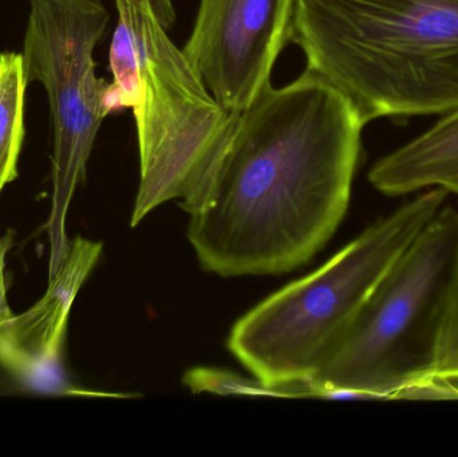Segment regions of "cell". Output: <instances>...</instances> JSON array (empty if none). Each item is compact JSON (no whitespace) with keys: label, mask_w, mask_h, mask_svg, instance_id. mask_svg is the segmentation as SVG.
I'll return each instance as SVG.
<instances>
[{"label":"cell","mask_w":458,"mask_h":457,"mask_svg":"<svg viewBox=\"0 0 458 457\" xmlns=\"http://www.w3.org/2000/svg\"><path fill=\"white\" fill-rule=\"evenodd\" d=\"M363 128L349 99L307 67L267 86L184 209L203 270L280 275L309 263L346 216Z\"/></svg>","instance_id":"1"},{"label":"cell","mask_w":458,"mask_h":457,"mask_svg":"<svg viewBox=\"0 0 458 457\" xmlns=\"http://www.w3.org/2000/svg\"><path fill=\"white\" fill-rule=\"evenodd\" d=\"M291 42L365 125L458 109V0H295Z\"/></svg>","instance_id":"2"},{"label":"cell","mask_w":458,"mask_h":457,"mask_svg":"<svg viewBox=\"0 0 458 457\" xmlns=\"http://www.w3.org/2000/svg\"><path fill=\"white\" fill-rule=\"evenodd\" d=\"M115 7L107 104L110 112L131 109L136 120V227L157 207L176 200L184 211L200 195L239 114L212 96L148 3L115 0Z\"/></svg>","instance_id":"3"},{"label":"cell","mask_w":458,"mask_h":457,"mask_svg":"<svg viewBox=\"0 0 458 457\" xmlns=\"http://www.w3.org/2000/svg\"><path fill=\"white\" fill-rule=\"evenodd\" d=\"M448 195L438 188L421 193L377 220L314 273L261 300L232 327L229 351L267 385L311 381Z\"/></svg>","instance_id":"4"},{"label":"cell","mask_w":458,"mask_h":457,"mask_svg":"<svg viewBox=\"0 0 458 457\" xmlns=\"http://www.w3.org/2000/svg\"><path fill=\"white\" fill-rule=\"evenodd\" d=\"M458 265V211L443 207L371 292L319 375L317 399L355 391L398 400L437 375Z\"/></svg>","instance_id":"5"},{"label":"cell","mask_w":458,"mask_h":457,"mask_svg":"<svg viewBox=\"0 0 458 457\" xmlns=\"http://www.w3.org/2000/svg\"><path fill=\"white\" fill-rule=\"evenodd\" d=\"M109 13L102 0H29L23 40L27 85L45 88L53 121V196L46 230L50 241L48 278L70 249L66 217L97 134L110 114L109 83L96 72L94 50Z\"/></svg>","instance_id":"6"},{"label":"cell","mask_w":458,"mask_h":457,"mask_svg":"<svg viewBox=\"0 0 458 457\" xmlns=\"http://www.w3.org/2000/svg\"><path fill=\"white\" fill-rule=\"evenodd\" d=\"M293 11L295 0H200L182 50L231 114L271 85L275 62L291 42Z\"/></svg>","instance_id":"7"},{"label":"cell","mask_w":458,"mask_h":457,"mask_svg":"<svg viewBox=\"0 0 458 457\" xmlns=\"http://www.w3.org/2000/svg\"><path fill=\"white\" fill-rule=\"evenodd\" d=\"M101 252L99 241L78 236L70 243L61 267L48 278L45 295L0 327V367L34 385H51L56 377L61 378L62 345L69 314Z\"/></svg>","instance_id":"8"},{"label":"cell","mask_w":458,"mask_h":457,"mask_svg":"<svg viewBox=\"0 0 458 457\" xmlns=\"http://www.w3.org/2000/svg\"><path fill=\"white\" fill-rule=\"evenodd\" d=\"M369 182L392 198L433 188L458 196V109L379 158L369 172Z\"/></svg>","instance_id":"9"},{"label":"cell","mask_w":458,"mask_h":457,"mask_svg":"<svg viewBox=\"0 0 458 457\" xmlns=\"http://www.w3.org/2000/svg\"><path fill=\"white\" fill-rule=\"evenodd\" d=\"M26 88L21 54H0V192L18 176Z\"/></svg>","instance_id":"10"},{"label":"cell","mask_w":458,"mask_h":457,"mask_svg":"<svg viewBox=\"0 0 458 457\" xmlns=\"http://www.w3.org/2000/svg\"><path fill=\"white\" fill-rule=\"evenodd\" d=\"M182 383L193 394H219V396H268L287 399H314L311 384H288L271 386L256 378L216 368L199 367L188 370Z\"/></svg>","instance_id":"11"},{"label":"cell","mask_w":458,"mask_h":457,"mask_svg":"<svg viewBox=\"0 0 458 457\" xmlns=\"http://www.w3.org/2000/svg\"><path fill=\"white\" fill-rule=\"evenodd\" d=\"M437 375H458V265L441 338Z\"/></svg>","instance_id":"12"},{"label":"cell","mask_w":458,"mask_h":457,"mask_svg":"<svg viewBox=\"0 0 458 457\" xmlns=\"http://www.w3.org/2000/svg\"><path fill=\"white\" fill-rule=\"evenodd\" d=\"M11 247V235L0 236V327L4 326L13 316L7 302V287H5L4 263L5 255Z\"/></svg>","instance_id":"13"},{"label":"cell","mask_w":458,"mask_h":457,"mask_svg":"<svg viewBox=\"0 0 458 457\" xmlns=\"http://www.w3.org/2000/svg\"><path fill=\"white\" fill-rule=\"evenodd\" d=\"M136 3H148L152 7L156 18L166 30L172 29L176 23V8L174 0H133Z\"/></svg>","instance_id":"14"},{"label":"cell","mask_w":458,"mask_h":457,"mask_svg":"<svg viewBox=\"0 0 458 457\" xmlns=\"http://www.w3.org/2000/svg\"><path fill=\"white\" fill-rule=\"evenodd\" d=\"M440 376L444 378V381H445V383L454 389V394H456L458 397V375Z\"/></svg>","instance_id":"15"}]
</instances>
